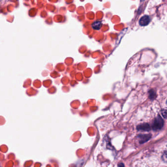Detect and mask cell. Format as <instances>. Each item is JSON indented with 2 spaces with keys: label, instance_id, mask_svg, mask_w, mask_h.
Listing matches in <instances>:
<instances>
[{
  "label": "cell",
  "instance_id": "cell-1",
  "mask_svg": "<svg viewBox=\"0 0 167 167\" xmlns=\"http://www.w3.org/2000/svg\"><path fill=\"white\" fill-rule=\"evenodd\" d=\"M164 125V121L160 115L158 116L155 118V119L154 120V123L152 126V129L154 131H158L163 128Z\"/></svg>",
  "mask_w": 167,
  "mask_h": 167
},
{
  "label": "cell",
  "instance_id": "cell-2",
  "mask_svg": "<svg viewBox=\"0 0 167 167\" xmlns=\"http://www.w3.org/2000/svg\"><path fill=\"white\" fill-rule=\"evenodd\" d=\"M137 130L139 131H150V127L148 123H143L137 126Z\"/></svg>",
  "mask_w": 167,
  "mask_h": 167
},
{
  "label": "cell",
  "instance_id": "cell-3",
  "mask_svg": "<svg viewBox=\"0 0 167 167\" xmlns=\"http://www.w3.org/2000/svg\"><path fill=\"white\" fill-rule=\"evenodd\" d=\"M150 22V17L148 15H145L141 17L139 20V24L141 26H147Z\"/></svg>",
  "mask_w": 167,
  "mask_h": 167
},
{
  "label": "cell",
  "instance_id": "cell-4",
  "mask_svg": "<svg viewBox=\"0 0 167 167\" xmlns=\"http://www.w3.org/2000/svg\"><path fill=\"white\" fill-rule=\"evenodd\" d=\"M152 135L150 134L148 135H138V137L139 139V143L140 144H143L146 142L148 141L150 139Z\"/></svg>",
  "mask_w": 167,
  "mask_h": 167
},
{
  "label": "cell",
  "instance_id": "cell-5",
  "mask_svg": "<svg viewBox=\"0 0 167 167\" xmlns=\"http://www.w3.org/2000/svg\"><path fill=\"white\" fill-rule=\"evenodd\" d=\"M102 26V23L100 21H96L92 24V27H93V29L99 30L101 28Z\"/></svg>",
  "mask_w": 167,
  "mask_h": 167
},
{
  "label": "cell",
  "instance_id": "cell-6",
  "mask_svg": "<svg viewBox=\"0 0 167 167\" xmlns=\"http://www.w3.org/2000/svg\"><path fill=\"white\" fill-rule=\"evenodd\" d=\"M149 98L151 100H154L156 98V93L154 89H151L148 91Z\"/></svg>",
  "mask_w": 167,
  "mask_h": 167
},
{
  "label": "cell",
  "instance_id": "cell-7",
  "mask_svg": "<svg viewBox=\"0 0 167 167\" xmlns=\"http://www.w3.org/2000/svg\"><path fill=\"white\" fill-rule=\"evenodd\" d=\"M162 159L164 162L167 163V151H165L164 152L162 155Z\"/></svg>",
  "mask_w": 167,
  "mask_h": 167
},
{
  "label": "cell",
  "instance_id": "cell-8",
  "mask_svg": "<svg viewBox=\"0 0 167 167\" xmlns=\"http://www.w3.org/2000/svg\"><path fill=\"white\" fill-rule=\"evenodd\" d=\"M161 114L164 118L167 119V109H164L161 111Z\"/></svg>",
  "mask_w": 167,
  "mask_h": 167
},
{
  "label": "cell",
  "instance_id": "cell-9",
  "mask_svg": "<svg viewBox=\"0 0 167 167\" xmlns=\"http://www.w3.org/2000/svg\"><path fill=\"white\" fill-rule=\"evenodd\" d=\"M118 167H124V165L123 163H120L118 166Z\"/></svg>",
  "mask_w": 167,
  "mask_h": 167
},
{
  "label": "cell",
  "instance_id": "cell-10",
  "mask_svg": "<svg viewBox=\"0 0 167 167\" xmlns=\"http://www.w3.org/2000/svg\"><path fill=\"white\" fill-rule=\"evenodd\" d=\"M166 103H167V102H166Z\"/></svg>",
  "mask_w": 167,
  "mask_h": 167
}]
</instances>
